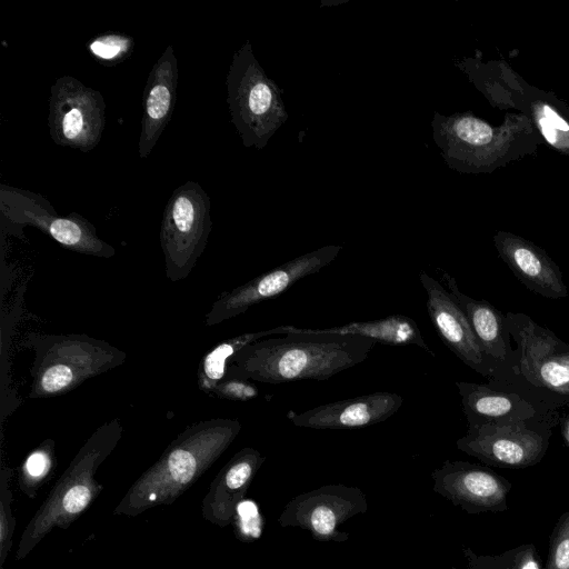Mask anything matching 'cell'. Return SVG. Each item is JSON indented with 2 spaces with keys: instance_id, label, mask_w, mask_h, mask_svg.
I'll return each instance as SVG.
<instances>
[{
  "instance_id": "6da1fadb",
  "label": "cell",
  "mask_w": 569,
  "mask_h": 569,
  "mask_svg": "<svg viewBox=\"0 0 569 569\" xmlns=\"http://www.w3.org/2000/svg\"><path fill=\"white\" fill-rule=\"evenodd\" d=\"M376 341L289 325L286 335L262 338L238 351L226 377L264 383L297 380H327L365 361Z\"/></svg>"
},
{
  "instance_id": "7a4b0ae2",
  "label": "cell",
  "mask_w": 569,
  "mask_h": 569,
  "mask_svg": "<svg viewBox=\"0 0 569 569\" xmlns=\"http://www.w3.org/2000/svg\"><path fill=\"white\" fill-rule=\"evenodd\" d=\"M241 430L237 419L216 418L188 426L128 489L114 515L136 517L172 505L218 460Z\"/></svg>"
},
{
  "instance_id": "3957f363",
  "label": "cell",
  "mask_w": 569,
  "mask_h": 569,
  "mask_svg": "<svg viewBox=\"0 0 569 569\" xmlns=\"http://www.w3.org/2000/svg\"><path fill=\"white\" fill-rule=\"evenodd\" d=\"M432 138L447 166L461 173H488L532 154L543 142L525 113L491 126L471 112L433 113Z\"/></svg>"
},
{
  "instance_id": "277c9868",
  "label": "cell",
  "mask_w": 569,
  "mask_h": 569,
  "mask_svg": "<svg viewBox=\"0 0 569 569\" xmlns=\"http://www.w3.org/2000/svg\"><path fill=\"white\" fill-rule=\"evenodd\" d=\"M506 319L517 348L489 385L551 412L569 408V342L525 313L508 312Z\"/></svg>"
},
{
  "instance_id": "5b68a950",
  "label": "cell",
  "mask_w": 569,
  "mask_h": 569,
  "mask_svg": "<svg viewBox=\"0 0 569 569\" xmlns=\"http://www.w3.org/2000/svg\"><path fill=\"white\" fill-rule=\"evenodd\" d=\"M122 433V425L116 417L88 438L24 527L17 560L24 559L54 528H69L92 505L103 489L94 475Z\"/></svg>"
},
{
  "instance_id": "8992f818",
  "label": "cell",
  "mask_w": 569,
  "mask_h": 569,
  "mask_svg": "<svg viewBox=\"0 0 569 569\" xmlns=\"http://www.w3.org/2000/svg\"><path fill=\"white\" fill-rule=\"evenodd\" d=\"M26 343L36 355L30 370L31 398L63 395L126 361L123 351L84 333H31Z\"/></svg>"
},
{
  "instance_id": "52a82bcc",
  "label": "cell",
  "mask_w": 569,
  "mask_h": 569,
  "mask_svg": "<svg viewBox=\"0 0 569 569\" xmlns=\"http://www.w3.org/2000/svg\"><path fill=\"white\" fill-rule=\"evenodd\" d=\"M226 86L231 122L242 144L262 150L289 113L282 89L267 76L249 40L233 53Z\"/></svg>"
},
{
  "instance_id": "ba28073f",
  "label": "cell",
  "mask_w": 569,
  "mask_h": 569,
  "mask_svg": "<svg viewBox=\"0 0 569 569\" xmlns=\"http://www.w3.org/2000/svg\"><path fill=\"white\" fill-rule=\"evenodd\" d=\"M210 198L194 181H187L171 193L160 227V244L166 276L186 279L203 253L212 228Z\"/></svg>"
},
{
  "instance_id": "9c48e42d",
  "label": "cell",
  "mask_w": 569,
  "mask_h": 569,
  "mask_svg": "<svg viewBox=\"0 0 569 569\" xmlns=\"http://www.w3.org/2000/svg\"><path fill=\"white\" fill-rule=\"evenodd\" d=\"M102 94L71 76L58 78L50 89L48 126L52 141L89 152L101 140L106 127Z\"/></svg>"
},
{
  "instance_id": "30bf717a",
  "label": "cell",
  "mask_w": 569,
  "mask_h": 569,
  "mask_svg": "<svg viewBox=\"0 0 569 569\" xmlns=\"http://www.w3.org/2000/svg\"><path fill=\"white\" fill-rule=\"evenodd\" d=\"M551 429L547 425L527 422L468 426L467 433L456 445L486 465L520 469L542 460Z\"/></svg>"
},
{
  "instance_id": "8fae6325",
  "label": "cell",
  "mask_w": 569,
  "mask_h": 569,
  "mask_svg": "<svg viewBox=\"0 0 569 569\" xmlns=\"http://www.w3.org/2000/svg\"><path fill=\"white\" fill-rule=\"evenodd\" d=\"M367 510L368 501L360 488L326 485L292 498L280 512L278 522L281 527L307 530L321 542H345L349 533L338 527Z\"/></svg>"
},
{
  "instance_id": "7c38bea8",
  "label": "cell",
  "mask_w": 569,
  "mask_h": 569,
  "mask_svg": "<svg viewBox=\"0 0 569 569\" xmlns=\"http://www.w3.org/2000/svg\"><path fill=\"white\" fill-rule=\"evenodd\" d=\"M1 210L9 219L38 228L64 248L94 257L110 258L116 250L102 241L93 224L72 212L58 216L38 194L1 186Z\"/></svg>"
},
{
  "instance_id": "4fadbf2b",
  "label": "cell",
  "mask_w": 569,
  "mask_h": 569,
  "mask_svg": "<svg viewBox=\"0 0 569 569\" xmlns=\"http://www.w3.org/2000/svg\"><path fill=\"white\" fill-rule=\"evenodd\" d=\"M341 249V246L335 244L321 247L221 293L206 313L204 325H218L244 313L257 303L276 298L297 281L331 263Z\"/></svg>"
},
{
  "instance_id": "5bb4252c",
  "label": "cell",
  "mask_w": 569,
  "mask_h": 569,
  "mask_svg": "<svg viewBox=\"0 0 569 569\" xmlns=\"http://www.w3.org/2000/svg\"><path fill=\"white\" fill-rule=\"evenodd\" d=\"M433 491L468 513L503 511L511 489L508 479L490 468L446 460L431 473Z\"/></svg>"
},
{
  "instance_id": "9a60e30c",
  "label": "cell",
  "mask_w": 569,
  "mask_h": 569,
  "mask_svg": "<svg viewBox=\"0 0 569 569\" xmlns=\"http://www.w3.org/2000/svg\"><path fill=\"white\" fill-rule=\"evenodd\" d=\"M419 279L427 292L429 318L440 339L465 365L490 378L493 370L455 297L427 272L421 271Z\"/></svg>"
},
{
  "instance_id": "2e32d148",
  "label": "cell",
  "mask_w": 569,
  "mask_h": 569,
  "mask_svg": "<svg viewBox=\"0 0 569 569\" xmlns=\"http://www.w3.org/2000/svg\"><path fill=\"white\" fill-rule=\"evenodd\" d=\"M456 386L468 426L527 422L553 427L560 422L559 412L540 408L518 393L467 381H457Z\"/></svg>"
},
{
  "instance_id": "e0dca14e",
  "label": "cell",
  "mask_w": 569,
  "mask_h": 569,
  "mask_svg": "<svg viewBox=\"0 0 569 569\" xmlns=\"http://www.w3.org/2000/svg\"><path fill=\"white\" fill-rule=\"evenodd\" d=\"M402 402L397 393L375 392L320 405L301 413L290 410L287 417L297 427L347 430L382 422L393 416Z\"/></svg>"
},
{
  "instance_id": "ac0fdd59",
  "label": "cell",
  "mask_w": 569,
  "mask_h": 569,
  "mask_svg": "<svg viewBox=\"0 0 569 569\" xmlns=\"http://www.w3.org/2000/svg\"><path fill=\"white\" fill-rule=\"evenodd\" d=\"M493 243L500 258L527 289L549 299L568 297L560 268L542 248L509 231H497Z\"/></svg>"
},
{
  "instance_id": "d6986e66",
  "label": "cell",
  "mask_w": 569,
  "mask_h": 569,
  "mask_svg": "<svg viewBox=\"0 0 569 569\" xmlns=\"http://www.w3.org/2000/svg\"><path fill=\"white\" fill-rule=\"evenodd\" d=\"M264 460L254 448L246 447L236 452L213 478L202 499L203 519L221 528L232 523L238 505L244 500Z\"/></svg>"
},
{
  "instance_id": "ffe728a7",
  "label": "cell",
  "mask_w": 569,
  "mask_h": 569,
  "mask_svg": "<svg viewBox=\"0 0 569 569\" xmlns=\"http://www.w3.org/2000/svg\"><path fill=\"white\" fill-rule=\"evenodd\" d=\"M178 60L172 46H168L151 68L142 98L139 157L148 158L169 123L178 88Z\"/></svg>"
},
{
  "instance_id": "44dd1931",
  "label": "cell",
  "mask_w": 569,
  "mask_h": 569,
  "mask_svg": "<svg viewBox=\"0 0 569 569\" xmlns=\"http://www.w3.org/2000/svg\"><path fill=\"white\" fill-rule=\"evenodd\" d=\"M510 108L527 114L539 133L561 153L569 154V104L551 92L530 87L516 73L509 83Z\"/></svg>"
},
{
  "instance_id": "7402d4cb",
  "label": "cell",
  "mask_w": 569,
  "mask_h": 569,
  "mask_svg": "<svg viewBox=\"0 0 569 569\" xmlns=\"http://www.w3.org/2000/svg\"><path fill=\"white\" fill-rule=\"evenodd\" d=\"M442 279L465 311L481 350L495 372L509 361L513 352L506 315L488 301L477 300L461 292L456 279L449 273L443 272Z\"/></svg>"
},
{
  "instance_id": "603a6c76",
  "label": "cell",
  "mask_w": 569,
  "mask_h": 569,
  "mask_svg": "<svg viewBox=\"0 0 569 569\" xmlns=\"http://www.w3.org/2000/svg\"><path fill=\"white\" fill-rule=\"evenodd\" d=\"M326 329L340 335L368 338L389 346L415 345L435 356L426 343L417 322L403 315H391L371 321H352Z\"/></svg>"
},
{
  "instance_id": "cb8c5ba5",
  "label": "cell",
  "mask_w": 569,
  "mask_h": 569,
  "mask_svg": "<svg viewBox=\"0 0 569 569\" xmlns=\"http://www.w3.org/2000/svg\"><path fill=\"white\" fill-rule=\"evenodd\" d=\"M288 328L289 325H282L268 330L242 333L221 341L207 352L199 363L197 371L199 389L210 395L217 385L224 379L227 368L238 351L259 339L273 335L283 336Z\"/></svg>"
},
{
  "instance_id": "d4e9b609",
  "label": "cell",
  "mask_w": 569,
  "mask_h": 569,
  "mask_svg": "<svg viewBox=\"0 0 569 569\" xmlns=\"http://www.w3.org/2000/svg\"><path fill=\"white\" fill-rule=\"evenodd\" d=\"M56 467L54 441L47 439L29 452L20 466L18 475L20 491L29 498H34L42 486L50 480Z\"/></svg>"
},
{
  "instance_id": "484cf974",
  "label": "cell",
  "mask_w": 569,
  "mask_h": 569,
  "mask_svg": "<svg viewBox=\"0 0 569 569\" xmlns=\"http://www.w3.org/2000/svg\"><path fill=\"white\" fill-rule=\"evenodd\" d=\"M12 471L3 468L0 476V568L7 560L12 547L16 518L12 513L13 493L10 488Z\"/></svg>"
},
{
  "instance_id": "4316f807",
  "label": "cell",
  "mask_w": 569,
  "mask_h": 569,
  "mask_svg": "<svg viewBox=\"0 0 569 569\" xmlns=\"http://www.w3.org/2000/svg\"><path fill=\"white\" fill-rule=\"evenodd\" d=\"M133 47L132 38L118 32L99 34L87 43L90 53L104 64L123 61L130 56Z\"/></svg>"
},
{
  "instance_id": "83f0119b",
  "label": "cell",
  "mask_w": 569,
  "mask_h": 569,
  "mask_svg": "<svg viewBox=\"0 0 569 569\" xmlns=\"http://www.w3.org/2000/svg\"><path fill=\"white\" fill-rule=\"evenodd\" d=\"M545 569H569V511L555 526Z\"/></svg>"
},
{
  "instance_id": "f1b7e54d",
  "label": "cell",
  "mask_w": 569,
  "mask_h": 569,
  "mask_svg": "<svg viewBox=\"0 0 569 569\" xmlns=\"http://www.w3.org/2000/svg\"><path fill=\"white\" fill-rule=\"evenodd\" d=\"M258 389L249 379L224 377L210 396L234 401H249L258 397Z\"/></svg>"
},
{
  "instance_id": "f546056e",
  "label": "cell",
  "mask_w": 569,
  "mask_h": 569,
  "mask_svg": "<svg viewBox=\"0 0 569 569\" xmlns=\"http://www.w3.org/2000/svg\"><path fill=\"white\" fill-rule=\"evenodd\" d=\"M515 569H540L539 559L533 546H527L518 553Z\"/></svg>"
},
{
  "instance_id": "4dcf8cb0",
  "label": "cell",
  "mask_w": 569,
  "mask_h": 569,
  "mask_svg": "<svg viewBox=\"0 0 569 569\" xmlns=\"http://www.w3.org/2000/svg\"><path fill=\"white\" fill-rule=\"evenodd\" d=\"M559 423L563 442L569 447V415L563 417Z\"/></svg>"
},
{
  "instance_id": "1f68e13d",
  "label": "cell",
  "mask_w": 569,
  "mask_h": 569,
  "mask_svg": "<svg viewBox=\"0 0 569 569\" xmlns=\"http://www.w3.org/2000/svg\"><path fill=\"white\" fill-rule=\"evenodd\" d=\"M451 569H459V568H456V567H451Z\"/></svg>"
}]
</instances>
